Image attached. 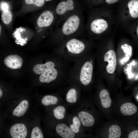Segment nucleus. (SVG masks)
Masks as SVG:
<instances>
[{
	"mask_svg": "<svg viewBox=\"0 0 138 138\" xmlns=\"http://www.w3.org/2000/svg\"><path fill=\"white\" fill-rule=\"evenodd\" d=\"M77 116L83 126H91L94 123L95 119L88 112L84 110L78 112Z\"/></svg>",
	"mask_w": 138,
	"mask_h": 138,
	"instance_id": "11",
	"label": "nucleus"
},
{
	"mask_svg": "<svg viewBox=\"0 0 138 138\" xmlns=\"http://www.w3.org/2000/svg\"><path fill=\"white\" fill-rule=\"evenodd\" d=\"M86 43L75 38L64 41L58 51L59 56L65 61L75 62L86 54Z\"/></svg>",
	"mask_w": 138,
	"mask_h": 138,
	"instance_id": "2",
	"label": "nucleus"
},
{
	"mask_svg": "<svg viewBox=\"0 0 138 138\" xmlns=\"http://www.w3.org/2000/svg\"><path fill=\"white\" fill-rule=\"evenodd\" d=\"M57 133L63 138H73L76 134L71 130L69 126L64 123L57 124L55 127Z\"/></svg>",
	"mask_w": 138,
	"mask_h": 138,
	"instance_id": "8",
	"label": "nucleus"
},
{
	"mask_svg": "<svg viewBox=\"0 0 138 138\" xmlns=\"http://www.w3.org/2000/svg\"><path fill=\"white\" fill-rule=\"evenodd\" d=\"M25 3L28 4H32L39 7L42 6L44 4V0H25Z\"/></svg>",
	"mask_w": 138,
	"mask_h": 138,
	"instance_id": "23",
	"label": "nucleus"
},
{
	"mask_svg": "<svg viewBox=\"0 0 138 138\" xmlns=\"http://www.w3.org/2000/svg\"><path fill=\"white\" fill-rule=\"evenodd\" d=\"M104 61L107 62L108 64L106 70L108 73L112 74L115 70L117 64V59L114 51L112 50H109L104 56Z\"/></svg>",
	"mask_w": 138,
	"mask_h": 138,
	"instance_id": "6",
	"label": "nucleus"
},
{
	"mask_svg": "<svg viewBox=\"0 0 138 138\" xmlns=\"http://www.w3.org/2000/svg\"><path fill=\"white\" fill-rule=\"evenodd\" d=\"M66 109L64 106L60 105L55 107L53 111V114L54 117L58 120L64 119L65 116Z\"/></svg>",
	"mask_w": 138,
	"mask_h": 138,
	"instance_id": "18",
	"label": "nucleus"
},
{
	"mask_svg": "<svg viewBox=\"0 0 138 138\" xmlns=\"http://www.w3.org/2000/svg\"><path fill=\"white\" fill-rule=\"evenodd\" d=\"M45 0L46 1H50L52 0Z\"/></svg>",
	"mask_w": 138,
	"mask_h": 138,
	"instance_id": "29",
	"label": "nucleus"
},
{
	"mask_svg": "<svg viewBox=\"0 0 138 138\" xmlns=\"http://www.w3.org/2000/svg\"><path fill=\"white\" fill-rule=\"evenodd\" d=\"M118 0H106V2L109 4H112L116 2Z\"/></svg>",
	"mask_w": 138,
	"mask_h": 138,
	"instance_id": "26",
	"label": "nucleus"
},
{
	"mask_svg": "<svg viewBox=\"0 0 138 138\" xmlns=\"http://www.w3.org/2000/svg\"><path fill=\"white\" fill-rule=\"evenodd\" d=\"M2 95H3V92L2 90L1 89V88H0V97H2Z\"/></svg>",
	"mask_w": 138,
	"mask_h": 138,
	"instance_id": "27",
	"label": "nucleus"
},
{
	"mask_svg": "<svg viewBox=\"0 0 138 138\" xmlns=\"http://www.w3.org/2000/svg\"><path fill=\"white\" fill-rule=\"evenodd\" d=\"M1 16L3 22L6 25H8L11 21L13 15L12 12L8 10L3 11Z\"/></svg>",
	"mask_w": 138,
	"mask_h": 138,
	"instance_id": "21",
	"label": "nucleus"
},
{
	"mask_svg": "<svg viewBox=\"0 0 138 138\" xmlns=\"http://www.w3.org/2000/svg\"><path fill=\"white\" fill-rule=\"evenodd\" d=\"M108 26L107 22L101 19H96L91 22L90 28L94 33L100 34L105 31Z\"/></svg>",
	"mask_w": 138,
	"mask_h": 138,
	"instance_id": "10",
	"label": "nucleus"
},
{
	"mask_svg": "<svg viewBox=\"0 0 138 138\" xmlns=\"http://www.w3.org/2000/svg\"><path fill=\"white\" fill-rule=\"evenodd\" d=\"M1 26H0V33L1 32Z\"/></svg>",
	"mask_w": 138,
	"mask_h": 138,
	"instance_id": "30",
	"label": "nucleus"
},
{
	"mask_svg": "<svg viewBox=\"0 0 138 138\" xmlns=\"http://www.w3.org/2000/svg\"><path fill=\"white\" fill-rule=\"evenodd\" d=\"M82 125L81 121L78 116L75 115L72 117L69 126L72 131L76 134L79 132Z\"/></svg>",
	"mask_w": 138,
	"mask_h": 138,
	"instance_id": "16",
	"label": "nucleus"
},
{
	"mask_svg": "<svg viewBox=\"0 0 138 138\" xmlns=\"http://www.w3.org/2000/svg\"><path fill=\"white\" fill-rule=\"evenodd\" d=\"M29 106V103L26 100L22 101L14 110L13 114L17 117L23 115L27 111Z\"/></svg>",
	"mask_w": 138,
	"mask_h": 138,
	"instance_id": "14",
	"label": "nucleus"
},
{
	"mask_svg": "<svg viewBox=\"0 0 138 138\" xmlns=\"http://www.w3.org/2000/svg\"><path fill=\"white\" fill-rule=\"evenodd\" d=\"M99 97L101 104L104 108H108L110 107L111 100L109 97V93L107 90H102L99 93Z\"/></svg>",
	"mask_w": 138,
	"mask_h": 138,
	"instance_id": "15",
	"label": "nucleus"
},
{
	"mask_svg": "<svg viewBox=\"0 0 138 138\" xmlns=\"http://www.w3.org/2000/svg\"><path fill=\"white\" fill-rule=\"evenodd\" d=\"M9 133L13 138H25L27 133V128L24 124L21 123H16L10 127Z\"/></svg>",
	"mask_w": 138,
	"mask_h": 138,
	"instance_id": "5",
	"label": "nucleus"
},
{
	"mask_svg": "<svg viewBox=\"0 0 138 138\" xmlns=\"http://www.w3.org/2000/svg\"><path fill=\"white\" fill-rule=\"evenodd\" d=\"M5 65L12 69H18L21 67L23 61L21 57L17 55H12L6 57L4 60Z\"/></svg>",
	"mask_w": 138,
	"mask_h": 138,
	"instance_id": "7",
	"label": "nucleus"
},
{
	"mask_svg": "<svg viewBox=\"0 0 138 138\" xmlns=\"http://www.w3.org/2000/svg\"><path fill=\"white\" fill-rule=\"evenodd\" d=\"M58 101V99L56 96L48 95L44 96L42 98L41 101L43 105L45 106H48L56 104Z\"/></svg>",
	"mask_w": 138,
	"mask_h": 138,
	"instance_id": "19",
	"label": "nucleus"
},
{
	"mask_svg": "<svg viewBox=\"0 0 138 138\" xmlns=\"http://www.w3.org/2000/svg\"><path fill=\"white\" fill-rule=\"evenodd\" d=\"M109 138H119L121 134V129L120 127L116 125L110 126L109 130Z\"/></svg>",
	"mask_w": 138,
	"mask_h": 138,
	"instance_id": "20",
	"label": "nucleus"
},
{
	"mask_svg": "<svg viewBox=\"0 0 138 138\" xmlns=\"http://www.w3.org/2000/svg\"><path fill=\"white\" fill-rule=\"evenodd\" d=\"M128 138H138V130L132 131L128 135Z\"/></svg>",
	"mask_w": 138,
	"mask_h": 138,
	"instance_id": "24",
	"label": "nucleus"
},
{
	"mask_svg": "<svg viewBox=\"0 0 138 138\" xmlns=\"http://www.w3.org/2000/svg\"><path fill=\"white\" fill-rule=\"evenodd\" d=\"M93 61L86 54L82 56L70 69L66 81L75 83L84 89L91 82L93 71Z\"/></svg>",
	"mask_w": 138,
	"mask_h": 138,
	"instance_id": "1",
	"label": "nucleus"
},
{
	"mask_svg": "<svg viewBox=\"0 0 138 138\" xmlns=\"http://www.w3.org/2000/svg\"><path fill=\"white\" fill-rule=\"evenodd\" d=\"M137 34L138 36V26L137 27Z\"/></svg>",
	"mask_w": 138,
	"mask_h": 138,
	"instance_id": "28",
	"label": "nucleus"
},
{
	"mask_svg": "<svg viewBox=\"0 0 138 138\" xmlns=\"http://www.w3.org/2000/svg\"><path fill=\"white\" fill-rule=\"evenodd\" d=\"M9 6L7 3L4 2H2L0 4V9L1 11H3L8 10Z\"/></svg>",
	"mask_w": 138,
	"mask_h": 138,
	"instance_id": "25",
	"label": "nucleus"
},
{
	"mask_svg": "<svg viewBox=\"0 0 138 138\" xmlns=\"http://www.w3.org/2000/svg\"><path fill=\"white\" fill-rule=\"evenodd\" d=\"M79 23L80 19L78 16L74 15L71 16L63 25V33L66 36L74 33L77 29Z\"/></svg>",
	"mask_w": 138,
	"mask_h": 138,
	"instance_id": "3",
	"label": "nucleus"
},
{
	"mask_svg": "<svg viewBox=\"0 0 138 138\" xmlns=\"http://www.w3.org/2000/svg\"><path fill=\"white\" fill-rule=\"evenodd\" d=\"M66 90L65 99L69 103L73 104L77 101L80 91V87L75 83H70Z\"/></svg>",
	"mask_w": 138,
	"mask_h": 138,
	"instance_id": "4",
	"label": "nucleus"
},
{
	"mask_svg": "<svg viewBox=\"0 0 138 138\" xmlns=\"http://www.w3.org/2000/svg\"><path fill=\"white\" fill-rule=\"evenodd\" d=\"M54 16L52 13L49 11H46L42 13L38 18L37 24L41 27H47L52 22Z\"/></svg>",
	"mask_w": 138,
	"mask_h": 138,
	"instance_id": "9",
	"label": "nucleus"
},
{
	"mask_svg": "<svg viewBox=\"0 0 138 138\" xmlns=\"http://www.w3.org/2000/svg\"><path fill=\"white\" fill-rule=\"evenodd\" d=\"M43 136L40 129L37 126L34 127L32 129L31 134V138H43Z\"/></svg>",
	"mask_w": 138,
	"mask_h": 138,
	"instance_id": "22",
	"label": "nucleus"
},
{
	"mask_svg": "<svg viewBox=\"0 0 138 138\" xmlns=\"http://www.w3.org/2000/svg\"><path fill=\"white\" fill-rule=\"evenodd\" d=\"M129 12L131 16L133 18L138 17V1L131 0L128 4Z\"/></svg>",
	"mask_w": 138,
	"mask_h": 138,
	"instance_id": "17",
	"label": "nucleus"
},
{
	"mask_svg": "<svg viewBox=\"0 0 138 138\" xmlns=\"http://www.w3.org/2000/svg\"><path fill=\"white\" fill-rule=\"evenodd\" d=\"M120 110L121 113L125 116L133 114L137 111V108L134 104L130 102L125 103L121 106Z\"/></svg>",
	"mask_w": 138,
	"mask_h": 138,
	"instance_id": "13",
	"label": "nucleus"
},
{
	"mask_svg": "<svg viewBox=\"0 0 138 138\" xmlns=\"http://www.w3.org/2000/svg\"><path fill=\"white\" fill-rule=\"evenodd\" d=\"M73 2L72 0H68L66 2L62 1L57 5L56 11L57 14L61 15L65 13L67 11L73 9Z\"/></svg>",
	"mask_w": 138,
	"mask_h": 138,
	"instance_id": "12",
	"label": "nucleus"
}]
</instances>
